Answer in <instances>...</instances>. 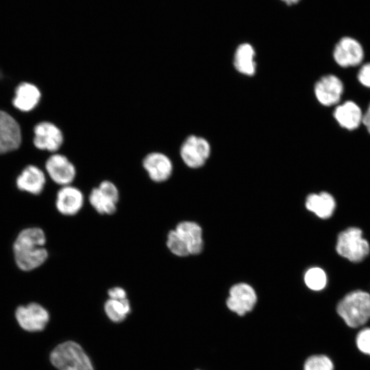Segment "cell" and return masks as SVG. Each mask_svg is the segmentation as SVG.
I'll return each mask as SVG.
<instances>
[{
	"label": "cell",
	"instance_id": "6da1fadb",
	"mask_svg": "<svg viewBox=\"0 0 370 370\" xmlns=\"http://www.w3.org/2000/svg\"><path fill=\"white\" fill-rule=\"evenodd\" d=\"M47 236L38 227H28L21 230L12 245L14 260L23 271H32L42 266L48 259L45 247Z\"/></svg>",
	"mask_w": 370,
	"mask_h": 370
},
{
	"label": "cell",
	"instance_id": "7a4b0ae2",
	"mask_svg": "<svg viewBox=\"0 0 370 370\" xmlns=\"http://www.w3.org/2000/svg\"><path fill=\"white\" fill-rule=\"evenodd\" d=\"M336 310L349 327L362 326L370 319V294L361 290L352 291L339 301Z\"/></svg>",
	"mask_w": 370,
	"mask_h": 370
},
{
	"label": "cell",
	"instance_id": "3957f363",
	"mask_svg": "<svg viewBox=\"0 0 370 370\" xmlns=\"http://www.w3.org/2000/svg\"><path fill=\"white\" fill-rule=\"evenodd\" d=\"M49 360L58 370H94L82 347L72 341L56 345L50 353Z\"/></svg>",
	"mask_w": 370,
	"mask_h": 370
},
{
	"label": "cell",
	"instance_id": "277c9868",
	"mask_svg": "<svg viewBox=\"0 0 370 370\" xmlns=\"http://www.w3.org/2000/svg\"><path fill=\"white\" fill-rule=\"evenodd\" d=\"M336 249L341 256L351 262H358L369 255L370 247L368 241L363 238L362 230L351 227L338 234Z\"/></svg>",
	"mask_w": 370,
	"mask_h": 370
},
{
	"label": "cell",
	"instance_id": "5b68a950",
	"mask_svg": "<svg viewBox=\"0 0 370 370\" xmlns=\"http://www.w3.org/2000/svg\"><path fill=\"white\" fill-rule=\"evenodd\" d=\"M211 153V146L204 137L196 134L187 136L179 148L180 157L183 163L190 169L202 167Z\"/></svg>",
	"mask_w": 370,
	"mask_h": 370
},
{
	"label": "cell",
	"instance_id": "8992f818",
	"mask_svg": "<svg viewBox=\"0 0 370 370\" xmlns=\"http://www.w3.org/2000/svg\"><path fill=\"white\" fill-rule=\"evenodd\" d=\"M119 198L120 193L116 185L108 180L101 181L97 186L93 187L88 195L90 205L102 215L114 214Z\"/></svg>",
	"mask_w": 370,
	"mask_h": 370
},
{
	"label": "cell",
	"instance_id": "52a82bcc",
	"mask_svg": "<svg viewBox=\"0 0 370 370\" xmlns=\"http://www.w3.org/2000/svg\"><path fill=\"white\" fill-rule=\"evenodd\" d=\"M14 317L18 326L25 332L43 331L50 319L47 308L37 302L18 306L14 311Z\"/></svg>",
	"mask_w": 370,
	"mask_h": 370
},
{
	"label": "cell",
	"instance_id": "ba28073f",
	"mask_svg": "<svg viewBox=\"0 0 370 370\" xmlns=\"http://www.w3.org/2000/svg\"><path fill=\"white\" fill-rule=\"evenodd\" d=\"M142 166L149 178L157 184L168 181L174 171L171 158L160 151H152L145 155L142 160Z\"/></svg>",
	"mask_w": 370,
	"mask_h": 370
},
{
	"label": "cell",
	"instance_id": "9c48e42d",
	"mask_svg": "<svg viewBox=\"0 0 370 370\" xmlns=\"http://www.w3.org/2000/svg\"><path fill=\"white\" fill-rule=\"evenodd\" d=\"M45 169L51 180L60 186L72 184L77 175L74 164L61 153L49 156L45 162Z\"/></svg>",
	"mask_w": 370,
	"mask_h": 370
},
{
	"label": "cell",
	"instance_id": "30bf717a",
	"mask_svg": "<svg viewBox=\"0 0 370 370\" xmlns=\"http://www.w3.org/2000/svg\"><path fill=\"white\" fill-rule=\"evenodd\" d=\"M34 146L40 150L56 152L63 144L64 134L56 124L49 121H42L34 128Z\"/></svg>",
	"mask_w": 370,
	"mask_h": 370
},
{
	"label": "cell",
	"instance_id": "8fae6325",
	"mask_svg": "<svg viewBox=\"0 0 370 370\" xmlns=\"http://www.w3.org/2000/svg\"><path fill=\"white\" fill-rule=\"evenodd\" d=\"M84 201L85 197L82 191L70 184L61 186L58 190L55 206L57 211L62 215L72 217L81 211Z\"/></svg>",
	"mask_w": 370,
	"mask_h": 370
},
{
	"label": "cell",
	"instance_id": "7c38bea8",
	"mask_svg": "<svg viewBox=\"0 0 370 370\" xmlns=\"http://www.w3.org/2000/svg\"><path fill=\"white\" fill-rule=\"evenodd\" d=\"M344 90L342 81L337 76L328 74L319 78L314 84V92L323 106H331L340 101Z\"/></svg>",
	"mask_w": 370,
	"mask_h": 370
},
{
	"label": "cell",
	"instance_id": "4fadbf2b",
	"mask_svg": "<svg viewBox=\"0 0 370 370\" xmlns=\"http://www.w3.org/2000/svg\"><path fill=\"white\" fill-rule=\"evenodd\" d=\"M21 141L18 122L10 114L0 110V155L17 149Z\"/></svg>",
	"mask_w": 370,
	"mask_h": 370
},
{
	"label": "cell",
	"instance_id": "5bb4252c",
	"mask_svg": "<svg viewBox=\"0 0 370 370\" xmlns=\"http://www.w3.org/2000/svg\"><path fill=\"white\" fill-rule=\"evenodd\" d=\"M333 57L335 62L342 67L355 66L362 61L364 51L358 41L346 36L336 43Z\"/></svg>",
	"mask_w": 370,
	"mask_h": 370
},
{
	"label": "cell",
	"instance_id": "9a60e30c",
	"mask_svg": "<svg viewBox=\"0 0 370 370\" xmlns=\"http://www.w3.org/2000/svg\"><path fill=\"white\" fill-rule=\"evenodd\" d=\"M256 300V293L251 286L238 283L230 288L226 303L230 310L242 316L253 309Z\"/></svg>",
	"mask_w": 370,
	"mask_h": 370
},
{
	"label": "cell",
	"instance_id": "2e32d148",
	"mask_svg": "<svg viewBox=\"0 0 370 370\" xmlns=\"http://www.w3.org/2000/svg\"><path fill=\"white\" fill-rule=\"evenodd\" d=\"M46 184L45 173L38 166H25L16 180L17 188L31 195H38L44 190Z\"/></svg>",
	"mask_w": 370,
	"mask_h": 370
},
{
	"label": "cell",
	"instance_id": "e0dca14e",
	"mask_svg": "<svg viewBox=\"0 0 370 370\" xmlns=\"http://www.w3.org/2000/svg\"><path fill=\"white\" fill-rule=\"evenodd\" d=\"M174 230L176 231L190 255H197L202 251L204 241L202 229L194 221L179 222Z\"/></svg>",
	"mask_w": 370,
	"mask_h": 370
},
{
	"label": "cell",
	"instance_id": "ac0fdd59",
	"mask_svg": "<svg viewBox=\"0 0 370 370\" xmlns=\"http://www.w3.org/2000/svg\"><path fill=\"white\" fill-rule=\"evenodd\" d=\"M362 116L360 108L352 101L337 106L334 111V117L337 123L348 130L358 128L362 123Z\"/></svg>",
	"mask_w": 370,
	"mask_h": 370
},
{
	"label": "cell",
	"instance_id": "d6986e66",
	"mask_svg": "<svg viewBox=\"0 0 370 370\" xmlns=\"http://www.w3.org/2000/svg\"><path fill=\"white\" fill-rule=\"evenodd\" d=\"M41 93L33 84L23 82L18 85L12 99V104L22 112L32 110L39 103Z\"/></svg>",
	"mask_w": 370,
	"mask_h": 370
},
{
	"label": "cell",
	"instance_id": "ffe728a7",
	"mask_svg": "<svg viewBox=\"0 0 370 370\" xmlns=\"http://www.w3.org/2000/svg\"><path fill=\"white\" fill-rule=\"evenodd\" d=\"M256 51L249 42H243L236 47L233 58L235 69L241 74L252 76L256 71Z\"/></svg>",
	"mask_w": 370,
	"mask_h": 370
},
{
	"label": "cell",
	"instance_id": "44dd1931",
	"mask_svg": "<svg viewBox=\"0 0 370 370\" xmlns=\"http://www.w3.org/2000/svg\"><path fill=\"white\" fill-rule=\"evenodd\" d=\"M306 208L321 219L330 217L335 209L336 203L334 197L328 193L310 194L306 201Z\"/></svg>",
	"mask_w": 370,
	"mask_h": 370
},
{
	"label": "cell",
	"instance_id": "7402d4cb",
	"mask_svg": "<svg viewBox=\"0 0 370 370\" xmlns=\"http://www.w3.org/2000/svg\"><path fill=\"white\" fill-rule=\"evenodd\" d=\"M104 310L111 321L121 322L130 313L131 307L127 298L122 300L108 299L104 304Z\"/></svg>",
	"mask_w": 370,
	"mask_h": 370
},
{
	"label": "cell",
	"instance_id": "603a6c76",
	"mask_svg": "<svg viewBox=\"0 0 370 370\" xmlns=\"http://www.w3.org/2000/svg\"><path fill=\"white\" fill-rule=\"evenodd\" d=\"M304 281L309 288L313 291H320L325 286L327 278L323 269L313 267L306 271Z\"/></svg>",
	"mask_w": 370,
	"mask_h": 370
},
{
	"label": "cell",
	"instance_id": "cb8c5ba5",
	"mask_svg": "<svg viewBox=\"0 0 370 370\" xmlns=\"http://www.w3.org/2000/svg\"><path fill=\"white\" fill-rule=\"evenodd\" d=\"M166 245L169 251L175 256L183 258L190 256L187 248L174 229L167 233Z\"/></svg>",
	"mask_w": 370,
	"mask_h": 370
},
{
	"label": "cell",
	"instance_id": "d4e9b609",
	"mask_svg": "<svg viewBox=\"0 0 370 370\" xmlns=\"http://www.w3.org/2000/svg\"><path fill=\"white\" fill-rule=\"evenodd\" d=\"M304 370H334V365L328 356L314 355L306 360Z\"/></svg>",
	"mask_w": 370,
	"mask_h": 370
},
{
	"label": "cell",
	"instance_id": "484cf974",
	"mask_svg": "<svg viewBox=\"0 0 370 370\" xmlns=\"http://www.w3.org/2000/svg\"><path fill=\"white\" fill-rule=\"evenodd\" d=\"M356 345L361 352L370 356V328H364L358 332Z\"/></svg>",
	"mask_w": 370,
	"mask_h": 370
},
{
	"label": "cell",
	"instance_id": "4316f807",
	"mask_svg": "<svg viewBox=\"0 0 370 370\" xmlns=\"http://www.w3.org/2000/svg\"><path fill=\"white\" fill-rule=\"evenodd\" d=\"M358 79L361 84L370 88V63L362 66L358 73Z\"/></svg>",
	"mask_w": 370,
	"mask_h": 370
},
{
	"label": "cell",
	"instance_id": "83f0119b",
	"mask_svg": "<svg viewBox=\"0 0 370 370\" xmlns=\"http://www.w3.org/2000/svg\"><path fill=\"white\" fill-rule=\"evenodd\" d=\"M109 299L122 300L127 299L126 291L121 286H114L108 291Z\"/></svg>",
	"mask_w": 370,
	"mask_h": 370
},
{
	"label": "cell",
	"instance_id": "f1b7e54d",
	"mask_svg": "<svg viewBox=\"0 0 370 370\" xmlns=\"http://www.w3.org/2000/svg\"><path fill=\"white\" fill-rule=\"evenodd\" d=\"M362 123H363L368 132L370 134V103L367 108V110L365 114H363Z\"/></svg>",
	"mask_w": 370,
	"mask_h": 370
},
{
	"label": "cell",
	"instance_id": "f546056e",
	"mask_svg": "<svg viewBox=\"0 0 370 370\" xmlns=\"http://www.w3.org/2000/svg\"><path fill=\"white\" fill-rule=\"evenodd\" d=\"M287 5H293L298 3L301 0H280Z\"/></svg>",
	"mask_w": 370,
	"mask_h": 370
}]
</instances>
